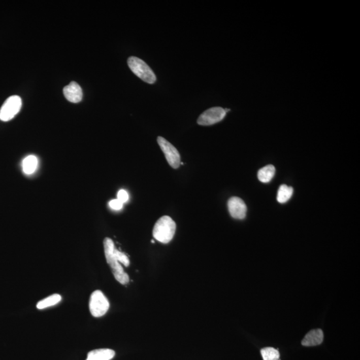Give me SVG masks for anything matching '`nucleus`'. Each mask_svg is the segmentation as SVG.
I'll return each mask as SVG.
<instances>
[{
	"instance_id": "nucleus-1",
	"label": "nucleus",
	"mask_w": 360,
	"mask_h": 360,
	"mask_svg": "<svg viewBox=\"0 0 360 360\" xmlns=\"http://www.w3.org/2000/svg\"><path fill=\"white\" fill-rule=\"evenodd\" d=\"M104 246L106 260L112 269L114 278L121 284H127L129 281V276L125 273L120 262L117 260L116 257H115L114 242L110 238H106L104 241Z\"/></svg>"
},
{
	"instance_id": "nucleus-2",
	"label": "nucleus",
	"mask_w": 360,
	"mask_h": 360,
	"mask_svg": "<svg viewBox=\"0 0 360 360\" xmlns=\"http://www.w3.org/2000/svg\"><path fill=\"white\" fill-rule=\"evenodd\" d=\"M176 230V223L171 217L163 216L156 221L153 229V236L163 244H168L173 239Z\"/></svg>"
},
{
	"instance_id": "nucleus-3",
	"label": "nucleus",
	"mask_w": 360,
	"mask_h": 360,
	"mask_svg": "<svg viewBox=\"0 0 360 360\" xmlns=\"http://www.w3.org/2000/svg\"><path fill=\"white\" fill-rule=\"evenodd\" d=\"M127 64L132 72L145 82L153 84L156 81V76L152 70L142 59L132 56L127 59Z\"/></svg>"
},
{
	"instance_id": "nucleus-4",
	"label": "nucleus",
	"mask_w": 360,
	"mask_h": 360,
	"mask_svg": "<svg viewBox=\"0 0 360 360\" xmlns=\"http://www.w3.org/2000/svg\"><path fill=\"white\" fill-rule=\"evenodd\" d=\"M89 308L93 317H102L109 310L110 302L102 291H94L90 296Z\"/></svg>"
},
{
	"instance_id": "nucleus-5",
	"label": "nucleus",
	"mask_w": 360,
	"mask_h": 360,
	"mask_svg": "<svg viewBox=\"0 0 360 360\" xmlns=\"http://www.w3.org/2000/svg\"><path fill=\"white\" fill-rule=\"evenodd\" d=\"M22 105V99L18 95L8 97L0 108V120H11L20 112Z\"/></svg>"
},
{
	"instance_id": "nucleus-6",
	"label": "nucleus",
	"mask_w": 360,
	"mask_h": 360,
	"mask_svg": "<svg viewBox=\"0 0 360 360\" xmlns=\"http://www.w3.org/2000/svg\"><path fill=\"white\" fill-rule=\"evenodd\" d=\"M157 144L160 147L161 150L165 155L168 163L174 169L180 167L181 156L178 150L165 138L158 136L157 139Z\"/></svg>"
},
{
	"instance_id": "nucleus-7",
	"label": "nucleus",
	"mask_w": 360,
	"mask_h": 360,
	"mask_svg": "<svg viewBox=\"0 0 360 360\" xmlns=\"http://www.w3.org/2000/svg\"><path fill=\"white\" fill-rule=\"evenodd\" d=\"M229 109L221 107L210 108L202 113L198 119L197 122L200 125H212L220 122L224 119Z\"/></svg>"
},
{
	"instance_id": "nucleus-8",
	"label": "nucleus",
	"mask_w": 360,
	"mask_h": 360,
	"mask_svg": "<svg viewBox=\"0 0 360 360\" xmlns=\"http://www.w3.org/2000/svg\"><path fill=\"white\" fill-rule=\"evenodd\" d=\"M227 208L232 218L243 219L246 218L247 206L243 200L238 197H232L227 202Z\"/></svg>"
},
{
	"instance_id": "nucleus-9",
	"label": "nucleus",
	"mask_w": 360,
	"mask_h": 360,
	"mask_svg": "<svg viewBox=\"0 0 360 360\" xmlns=\"http://www.w3.org/2000/svg\"><path fill=\"white\" fill-rule=\"evenodd\" d=\"M63 94L66 99L72 103H79L82 101V89L80 85L75 82H72L63 88Z\"/></svg>"
},
{
	"instance_id": "nucleus-10",
	"label": "nucleus",
	"mask_w": 360,
	"mask_h": 360,
	"mask_svg": "<svg viewBox=\"0 0 360 360\" xmlns=\"http://www.w3.org/2000/svg\"><path fill=\"white\" fill-rule=\"evenodd\" d=\"M323 340V332L321 329L312 330L306 334L302 341L304 346H316L320 345Z\"/></svg>"
},
{
	"instance_id": "nucleus-11",
	"label": "nucleus",
	"mask_w": 360,
	"mask_h": 360,
	"mask_svg": "<svg viewBox=\"0 0 360 360\" xmlns=\"http://www.w3.org/2000/svg\"><path fill=\"white\" fill-rule=\"evenodd\" d=\"M116 353L111 349H97L87 353L86 360H111Z\"/></svg>"
},
{
	"instance_id": "nucleus-12",
	"label": "nucleus",
	"mask_w": 360,
	"mask_h": 360,
	"mask_svg": "<svg viewBox=\"0 0 360 360\" xmlns=\"http://www.w3.org/2000/svg\"><path fill=\"white\" fill-rule=\"evenodd\" d=\"M38 161L35 155H28L23 160L22 169L25 174L30 175L36 172Z\"/></svg>"
},
{
	"instance_id": "nucleus-13",
	"label": "nucleus",
	"mask_w": 360,
	"mask_h": 360,
	"mask_svg": "<svg viewBox=\"0 0 360 360\" xmlns=\"http://www.w3.org/2000/svg\"><path fill=\"white\" fill-rule=\"evenodd\" d=\"M276 169L272 165H268L261 168L257 173L259 180L262 183H268L274 178Z\"/></svg>"
},
{
	"instance_id": "nucleus-14",
	"label": "nucleus",
	"mask_w": 360,
	"mask_h": 360,
	"mask_svg": "<svg viewBox=\"0 0 360 360\" xmlns=\"http://www.w3.org/2000/svg\"><path fill=\"white\" fill-rule=\"evenodd\" d=\"M293 189L291 187L287 186V185L282 184L279 187L278 195H277V200L279 203L284 204L289 201L292 197Z\"/></svg>"
},
{
	"instance_id": "nucleus-15",
	"label": "nucleus",
	"mask_w": 360,
	"mask_h": 360,
	"mask_svg": "<svg viewBox=\"0 0 360 360\" xmlns=\"http://www.w3.org/2000/svg\"><path fill=\"white\" fill-rule=\"evenodd\" d=\"M61 300V296L55 293V294L50 296L38 302L37 308L39 310H43V309L49 308V307L54 306L58 304Z\"/></svg>"
},
{
	"instance_id": "nucleus-16",
	"label": "nucleus",
	"mask_w": 360,
	"mask_h": 360,
	"mask_svg": "<svg viewBox=\"0 0 360 360\" xmlns=\"http://www.w3.org/2000/svg\"><path fill=\"white\" fill-rule=\"evenodd\" d=\"M261 354L264 360H279L280 353L278 349L267 347L261 349Z\"/></svg>"
},
{
	"instance_id": "nucleus-17",
	"label": "nucleus",
	"mask_w": 360,
	"mask_h": 360,
	"mask_svg": "<svg viewBox=\"0 0 360 360\" xmlns=\"http://www.w3.org/2000/svg\"><path fill=\"white\" fill-rule=\"evenodd\" d=\"M114 253L117 260L120 262V263L122 264L125 267H128L129 265V259L128 257H127L124 253L117 250L116 248L114 249Z\"/></svg>"
},
{
	"instance_id": "nucleus-18",
	"label": "nucleus",
	"mask_w": 360,
	"mask_h": 360,
	"mask_svg": "<svg viewBox=\"0 0 360 360\" xmlns=\"http://www.w3.org/2000/svg\"><path fill=\"white\" fill-rule=\"evenodd\" d=\"M123 204L127 202L129 199V195L124 189H120L118 193V198H117Z\"/></svg>"
},
{
	"instance_id": "nucleus-19",
	"label": "nucleus",
	"mask_w": 360,
	"mask_h": 360,
	"mask_svg": "<svg viewBox=\"0 0 360 360\" xmlns=\"http://www.w3.org/2000/svg\"><path fill=\"white\" fill-rule=\"evenodd\" d=\"M109 206L114 210H120L123 208V204L118 199L111 200Z\"/></svg>"
},
{
	"instance_id": "nucleus-20",
	"label": "nucleus",
	"mask_w": 360,
	"mask_h": 360,
	"mask_svg": "<svg viewBox=\"0 0 360 360\" xmlns=\"http://www.w3.org/2000/svg\"><path fill=\"white\" fill-rule=\"evenodd\" d=\"M151 242H152V243H153V244H154V242H155L154 240H152V241H151Z\"/></svg>"
}]
</instances>
